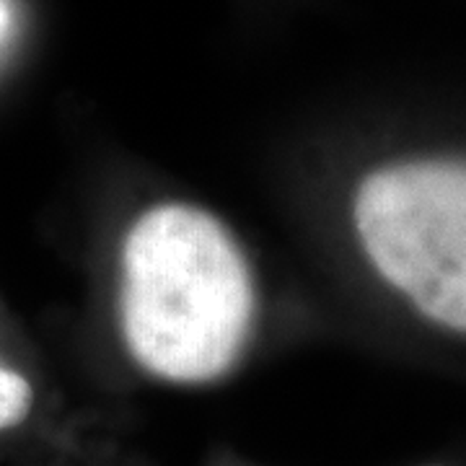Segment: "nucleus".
<instances>
[{
  "mask_svg": "<svg viewBox=\"0 0 466 466\" xmlns=\"http://www.w3.org/2000/svg\"><path fill=\"white\" fill-rule=\"evenodd\" d=\"M254 285L231 231L195 205L167 202L122 247L119 324L133 358L171 383H208L249 337Z\"/></svg>",
  "mask_w": 466,
  "mask_h": 466,
  "instance_id": "nucleus-1",
  "label": "nucleus"
},
{
  "mask_svg": "<svg viewBox=\"0 0 466 466\" xmlns=\"http://www.w3.org/2000/svg\"><path fill=\"white\" fill-rule=\"evenodd\" d=\"M352 218L383 278L420 314L466 332V164L379 168L358 187Z\"/></svg>",
  "mask_w": 466,
  "mask_h": 466,
  "instance_id": "nucleus-2",
  "label": "nucleus"
},
{
  "mask_svg": "<svg viewBox=\"0 0 466 466\" xmlns=\"http://www.w3.org/2000/svg\"><path fill=\"white\" fill-rule=\"evenodd\" d=\"M32 383L16 370L0 368V433L21 425L32 412Z\"/></svg>",
  "mask_w": 466,
  "mask_h": 466,
  "instance_id": "nucleus-3",
  "label": "nucleus"
},
{
  "mask_svg": "<svg viewBox=\"0 0 466 466\" xmlns=\"http://www.w3.org/2000/svg\"><path fill=\"white\" fill-rule=\"evenodd\" d=\"M5 26V8H3V3H0V29Z\"/></svg>",
  "mask_w": 466,
  "mask_h": 466,
  "instance_id": "nucleus-4",
  "label": "nucleus"
}]
</instances>
